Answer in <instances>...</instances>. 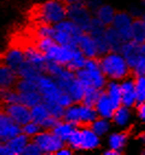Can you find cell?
<instances>
[{"instance_id": "cell-38", "label": "cell", "mask_w": 145, "mask_h": 155, "mask_svg": "<svg viewBox=\"0 0 145 155\" xmlns=\"http://www.w3.org/2000/svg\"><path fill=\"white\" fill-rule=\"evenodd\" d=\"M42 130L43 129H42L41 125L38 122H35V121H33V120H31V121H29V122H27L25 124L21 127V132L24 133L27 137H29L30 139H32L36 134H39Z\"/></svg>"}, {"instance_id": "cell-47", "label": "cell", "mask_w": 145, "mask_h": 155, "mask_svg": "<svg viewBox=\"0 0 145 155\" xmlns=\"http://www.w3.org/2000/svg\"><path fill=\"white\" fill-rule=\"evenodd\" d=\"M133 74L135 76H142L145 75V54H142L140 56L139 61L136 62V64L134 65V67L131 69Z\"/></svg>"}, {"instance_id": "cell-20", "label": "cell", "mask_w": 145, "mask_h": 155, "mask_svg": "<svg viewBox=\"0 0 145 155\" xmlns=\"http://www.w3.org/2000/svg\"><path fill=\"white\" fill-rule=\"evenodd\" d=\"M107 137H108L107 139L108 147L122 153V151L124 150L125 145L127 143L129 135H127V132L120 131V132H111V133H109V134L107 135Z\"/></svg>"}, {"instance_id": "cell-51", "label": "cell", "mask_w": 145, "mask_h": 155, "mask_svg": "<svg viewBox=\"0 0 145 155\" xmlns=\"http://www.w3.org/2000/svg\"><path fill=\"white\" fill-rule=\"evenodd\" d=\"M85 3H86V6L88 7V9L90 10L92 13H95L98 8H99L104 2H102V0H85Z\"/></svg>"}, {"instance_id": "cell-8", "label": "cell", "mask_w": 145, "mask_h": 155, "mask_svg": "<svg viewBox=\"0 0 145 155\" xmlns=\"http://www.w3.org/2000/svg\"><path fill=\"white\" fill-rule=\"evenodd\" d=\"M21 132V125L15 122L3 109H0V141L7 142Z\"/></svg>"}, {"instance_id": "cell-6", "label": "cell", "mask_w": 145, "mask_h": 155, "mask_svg": "<svg viewBox=\"0 0 145 155\" xmlns=\"http://www.w3.org/2000/svg\"><path fill=\"white\" fill-rule=\"evenodd\" d=\"M134 18L133 15L124 11L117 12L113 19L111 27L116 29L117 32L120 34L123 41H130L132 39V24Z\"/></svg>"}, {"instance_id": "cell-45", "label": "cell", "mask_w": 145, "mask_h": 155, "mask_svg": "<svg viewBox=\"0 0 145 155\" xmlns=\"http://www.w3.org/2000/svg\"><path fill=\"white\" fill-rule=\"evenodd\" d=\"M94 39H95L96 43H97L99 57L102 56V55H104V54H107L108 52H110L109 44H108V42H107L104 34H102V35H99V36H95Z\"/></svg>"}, {"instance_id": "cell-13", "label": "cell", "mask_w": 145, "mask_h": 155, "mask_svg": "<svg viewBox=\"0 0 145 155\" xmlns=\"http://www.w3.org/2000/svg\"><path fill=\"white\" fill-rule=\"evenodd\" d=\"M81 130V146L80 151H95L101 145V137L92 131L89 125H80Z\"/></svg>"}, {"instance_id": "cell-41", "label": "cell", "mask_w": 145, "mask_h": 155, "mask_svg": "<svg viewBox=\"0 0 145 155\" xmlns=\"http://www.w3.org/2000/svg\"><path fill=\"white\" fill-rule=\"evenodd\" d=\"M106 29H107V25H104L100 20H98L95 15H94V18H92V20H91V23H90V27H89L88 33L91 34V35L95 38V36H99V35L104 34Z\"/></svg>"}, {"instance_id": "cell-31", "label": "cell", "mask_w": 145, "mask_h": 155, "mask_svg": "<svg viewBox=\"0 0 145 155\" xmlns=\"http://www.w3.org/2000/svg\"><path fill=\"white\" fill-rule=\"evenodd\" d=\"M63 120L71 122L75 127H80L79 120V104H73L69 107L65 108Z\"/></svg>"}, {"instance_id": "cell-55", "label": "cell", "mask_w": 145, "mask_h": 155, "mask_svg": "<svg viewBox=\"0 0 145 155\" xmlns=\"http://www.w3.org/2000/svg\"><path fill=\"white\" fill-rule=\"evenodd\" d=\"M102 153H104V155H120V154H121V153L118 152V151H116V150L109 149V147H108L107 150H104Z\"/></svg>"}, {"instance_id": "cell-18", "label": "cell", "mask_w": 145, "mask_h": 155, "mask_svg": "<svg viewBox=\"0 0 145 155\" xmlns=\"http://www.w3.org/2000/svg\"><path fill=\"white\" fill-rule=\"evenodd\" d=\"M30 141H31V139L29 137L20 132L19 134L11 137L9 141H7L6 143L11 155H23L24 150H25Z\"/></svg>"}, {"instance_id": "cell-26", "label": "cell", "mask_w": 145, "mask_h": 155, "mask_svg": "<svg viewBox=\"0 0 145 155\" xmlns=\"http://www.w3.org/2000/svg\"><path fill=\"white\" fill-rule=\"evenodd\" d=\"M104 36H106V40L108 42V44H109L110 51L120 52V50L122 48V44L124 43V41L122 40L120 34L116 31V29H113L111 25L107 27L106 32H104Z\"/></svg>"}, {"instance_id": "cell-4", "label": "cell", "mask_w": 145, "mask_h": 155, "mask_svg": "<svg viewBox=\"0 0 145 155\" xmlns=\"http://www.w3.org/2000/svg\"><path fill=\"white\" fill-rule=\"evenodd\" d=\"M31 140L35 142L43 154H56L66 143L52 132V130H42Z\"/></svg>"}, {"instance_id": "cell-48", "label": "cell", "mask_w": 145, "mask_h": 155, "mask_svg": "<svg viewBox=\"0 0 145 155\" xmlns=\"http://www.w3.org/2000/svg\"><path fill=\"white\" fill-rule=\"evenodd\" d=\"M42 154L43 153H42L41 149H40L39 145L33 140H31L28 143L27 147H25V150H24L23 152V155H42Z\"/></svg>"}, {"instance_id": "cell-53", "label": "cell", "mask_w": 145, "mask_h": 155, "mask_svg": "<svg viewBox=\"0 0 145 155\" xmlns=\"http://www.w3.org/2000/svg\"><path fill=\"white\" fill-rule=\"evenodd\" d=\"M73 153H74V151H73L69 146L65 145V146H63L62 149L56 153V155H71V154H73Z\"/></svg>"}, {"instance_id": "cell-12", "label": "cell", "mask_w": 145, "mask_h": 155, "mask_svg": "<svg viewBox=\"0 0 145 155\" xmlns=\"http://www.w3.org/2000/svg\"><path fill=\"white\" fill-rule=\"evenodd\" d=\"M25 62V55H24V50L20 48H8L3 55L1 56V63L13 69L15 72H18L19 68L23 65Z\"/></svg>"}, {"instance_id": "cell-36", "label": "cell", "mask_w": 145, "mask_h": 155, "mask_svg": "<svg viewBox=\"0 0 145 155\" xmlns=\"http://www.w3.org/2000/svg\"><path fill=\"white\" fill-rule=\"evenodd\" d=\"M66 145L69 146L74 152L80 151V146H81V130H80V127H76L74 129V131L71 132L68 140L66 141Z\"/></svg>"}, {"instance_id": "cell-2", "label": "cell", "mask_w": 145, "mask_h": 155, "mask_svg": "<svg viewBox=\"0 0 145 155\" xmlns=\"http://www.w3.org/2000/svg\"><path fill=\"white\" fill-rule=\"evenodd\" d=\"M38 18L41 23L55 25L67 18V5L62 0H46L39 7Z\"/></svg>"}, {"instance_id": "cell-22", "label": "cell", "mask_w": 145, "mask_h": 155, "mask_svg": "<svg viewBox=\"0 0 145 155\" xmlns=\"http://www.w3.org/2000/svg\"><path fill=\"white\" fill-rule=\"evenodd\" d=\"M18 76L20 78H25V79H31V81H38L40 76L45 74L44 68L38 67V66L33 65L31 63L25 62L23 63V65L21 66L19 71L17 72Z\"/></svg>"}, {"instance_id": "cell-17", "label": "cell", "mask_w": 145, "mask_h": 155, "mask_svg": "<svg viewBox=\"0 0 145 155\" xmlns=\"http://www.w3.org/2000/svg\"><path fill=\"white\" fill-rule=\"evenodd\" d=\"M19 76L17 72L0 62V89L15 88Z\"/></svg>"}, {"instance_id": "cell-30", "label": "cell", "mask_w": 145, "mask_h": 155, "mask_svg": "<svg viewBox=\"0 0 145 155\" xmlns=\"http://www.w3.org/2000/svg\"><path fill=\"white\" fill-rule=\"evenodd\" d=\"M85 90H86V88L84 87L83 84L80 83L77 78H75L74 81H71V85L68 86L67 90H66L65 93H67L68 95L71 96L75 104H79V102L83 101Z\"/></svg>"}, {"instance_id": "cell-40", "label": "cell", "mask_w": 145, "mask_h": 155, "mask_svg": "<svg viewBox=\"0 0 145 155\" xmlns=\"http://www.w3.org/2000/svg\"><path fill=\"white\" fill-rule=\"evenodd\" d=\"M15 89L19 93H24V91H30V90L38 89V85L35 81H31V79H25V78L19 77L18 81L15 84Z\"/></svg>"}, {"instance_id": "cell-3", "label": "cell", "mask_w": 145, "mask_h": 155, "mask_svg": "<svg viewBox=\"0 0 145 155\" xmlns=\"http://www.w3.org/2000/svg\"><path fill=\"white\" fill-rule=\"evenodd\" d=\"M67 18L71 20L84 32H88L94 13L88 9L85 1L67 6Z\"/></svg>"}, {"instance_id": "cell-44", "label": "cell", "mask_w": 145, "mask_h": 155, "mask_svg": "<svg viewBox=\"0 0 145 155\" xmlns=\"http://www.w3.org/2000/svg\"><path fill=\"white\" fill-rule=\"evenodd\" d=\"M45 106L48 107L51 116L55 117V118H57L59 120L63 119L65 108H63L58 102H48V104H45Z\"/></svg>"}, {"instance_id": "cell-57", "label": "cell", "mask_w": 145, "mask_h": 155, "mask_svg": "<svg viewBox=\"0 0 145 155\" xmlns=\"http://www.w3.org/2000/svg\"><path fill=\"white\" fill-rule=\"evenodd\" d=\"M144 3H145V0H144Z\"/></svg>"}, {"instance_id": "cell-43", "label": "cell", "mask_w": 145, "mask_h": 155, "mask_svg": "<svg viewBox=\"0 0 145 155\" xmlns=\"http://www.w3.org/2000/svg\"><path fill=\"white\" fill-rule=\"evenodd\" d=\"M54 32H55L54 25L48 23H40V25L36 28L35 30L38 39H42V38H53Z\"/></svg>"}, {"instance_id": "cell-54", "label": "cell", "mask_w": 145, "mask_h": 155, "mask_svg": "<svg viewBox=\"0 0 145 155\" xmlns=\"http://www.w3.org/2000/svg\"><path fill=\"white\" fill-rule=\"evenodd\" d=\"M0 155H11L8 146H7V143L1 142V141H0Z\"/></svg>"}, {"instance_id": "cell-46", "label": "cell", "mask_w": 145, "mask_h": 155, "mask_svg": "<svg viewBox=\"0 0 145 155\" xmlns=\"http://www.w3.org/2000/svg\"><path fill=\"white\" fill-rule=\"evenodd\" d=\"M54 43H55V41L53 40V38H42V39H38V41L35 43V46L41 52L45 53Z\"/></svg>"}, {"instance_id": "cell-21", "label": "cell", "mask_w": 145, "mask_h": 155, "mask_svg": "<svg viewBox=\"0 0 145 155\" xmlns=\"http://www.w3.org/2000/svg\"><path fill=\"white\" fill-rule=\"evenodd\" d=\"M24 50V55H25V61L33 65L44 68L45 63H46V57L43 52H41L35 45H29Z\"/></svg>"}, {"instance_id": "cell-39", "label": "cell", "mask_w": 145, "mask_h": 155, "mask_svg": "<svg viewBox=\"0 0 145 155\" xmlns=\"http://www.w3.org/2000/svg\"><path fill=\"white\" fill-rule=\"evenodd\" d=\"M135 93L137 104L145 101V75L135 77Z\"/></svg>"}, {"instance_id": "cell-15", "label": "cell", "mask_w": 145, "mask_h": 155, "mask_svg": "<svg viewBox=\"0 0 145 155\" xmlns=\"http://www.w3.org/2000/svg\"><path fill=\"white\" fill-rule=\"evenodd\" d=\"M78 48L83 52V54L87 58H98L99 53H98L97 43L91 34L88 32H84L80 35L78 40Z\"/></svg>"}, {"instance_id": "cell-7", "label": "cell", "mask_w": 145, "mask_h": 155, "mask_svg": "<svg viewBox=\"0 0 145 155\" xmlns=\"http://www.w3.org/2000/svg\"><path fill=\"white\" fill-rule=\"evenodd\" d=\"M84 68L86 69L87 73H88L91 86L97 88V89H104V87H106L108 79H107L104 74L102 73V71H101L99 57L98 58H87Z\"/></svg>"}, {"instance_id": "cell-33", "label": "cell", "mask_w": 145, "mask_h": 155, "mask_svg": "<svg viewBox=\"0 0 145 155\" xmlns=\"http://www.w3.org/2000/svg\"><path fill=\"white\" fill-rule=\"evenodd\" d=\"M48 116H51L50 111H48V107L45 106V104L43 101L31 108V120L38 122L40 125Z\"/></svg>"}, {"instance_id": "cell-10", "label": "cell", "mask_w": 145, "mask_h": 155, "mask_svg": "<svg viewBox=\"0 0 145 155\" xmlns=\"http://www.w3.org/2000/svg\"><path fill=\"white\" fill-rule=\"evenodd\" d=\"M2 109L11 117L15 122H17L21 127L31 121V108L27 107L21 102L3 104Z\"/></svg>"}, {"instance_id": "cell-42", "label": "cell", "mask_w": 145, "mask_h": 155, "mask_svg": "<svg viewBox=\"0 0 145 155\" xmlns=\"http://www.w3.org/2000/svg\"><path fill=\"white\" fill-rule=\"evenodd\" d=\"M65 66L61 65L58 64L57 62L55 61H51V60H46V63H45V66H44V71H45V74L50 75L52 77H56L61 74L63 69H64Z\"/></svg>"}, {"instance_id": "cell-19", "label": "cell", "mask_w": 145, "mask_h": 155, "mask_svg": "<svg viewBox=\"0 0 145 155\" xmlns=\"http://www.w3.org/2000/svg\"><path fill=\"white\" fill-rule=\"evenodd\" d=\"M131 119H132V112H131V108L125 107V106H120L116 109L114 114H113L111 121L112 124H114L118 128H127L130 124Z\"/></svg>"}, {"instance_id": "cell-37", "label": "cell", "mask_w": 145, "mask_h": 155, "mask_svg": "<svg viewBox=\"0 0 145 155\" xmlns=\"http://www.w3.org/2000/svg\"><path fill=\"white\" fill-rule=\"evenodd\" d=\"M101 91H102L101 89H97L95 87H88V88H86L81 104L95 107V104L97 102L98 98H99V96H100Z\"/></svg>"}, {"instance_id": "cell-56", "label": "cell", "mask_w": 145, "mask_h": 155, "mask_svg": "<svg viewBox=\"0 0 145 155\" xmlns=\"http://www.w3.org/2000/svg\"><path fill=\"white\" fill-rule=\"evenodd\" d=\"M62 1H63L64 3H65V5L69 6V5H74V3L83 2V1H85V0H62Z\"/></svg>"}, {"instance_id": "cell-24", "label": "cell", "mask_w": 145, "mask_h": 155, "mask_svg": "<svg viewBox=\"0 0 145 155\" xmlns=\"http://www.w3.org/2000/svg\"><path fill=\"white\" fill-rule=\"evenodd\" d=\"M116 9L112 6H110L108 3H102L97 9V11L94 13V15L98 20H100L104 25L109 27L112 23L113 19L116 17Z\"/></svg>"}, {"instance_id": "cell-28", "label": "cell", "mask_w": 145, "mask_h": 155, "mask_svg": "<svg viewBox=\"0 0 145 155\" xmlns=\"http://www.w3.org/2000/svg\"><path fill=\"white\" fill-rule=\"evenodd\" d=\"M76 128L74 124H71V122L65 121V120H59L56 123V125L52 129V132L54 134L57 135L59 139H62L64 142L66 143V141L68 140L69 135L71 134V132L74 131V129Z\"/></svg>"}, {"instance_id": "cell-23", "label": "cell", "mask_w": 145, "mask_h": 155, "mask_svg": "<svg viewBox=\"0 0 145 155\" xmlns=\"http://www.w3.org/2000/svg\"><path fill=\"white\" fill-rule=\"evenodd\" d=\"M104 90L107 93V95L109 96V98L111 99V101L116 106V108L121 106V86H120V81H112V79H108L106 84V87Z\"/></svg>"}, {"instance_id": "cell-9", "label": "cell", "mask_w": 145, "mask_h": 155, "mask_svg": "<svg viewBox=\"0 0 145 155\" xmlns=\"http://www.w3.org/2000/svg\"><path fill=\"white\" fill-rule=\"evenodd\" d=\"M75 48H68V46H63V45L57 44L56 42H55L44 54L46 60L55 61L58 64L66 67L68 65V63L71 62Z\"/></svg>"}, {"instance_id": "cell-52", "label": "cell", "mask_w": 145, "mask_h": 155, "mask_svg": "<svg viewBox=\"0 0 145 155\" xmlns=\"http://www.w3.org/2000/svg\"><path fill=\"white\" fill-rule=\"evenodd\" d=\"M136 111H137V117L139 119L142 121V122L145 123V101L141 102V104H136Z\"/></svg>"}, {"instance_id": "cell-14", "label": "cell", "mask_w": 145, "mask_h": 155, "mask_svg": "<svg viewBox=\"0 0 145 155\" xmlns=\"http://www.w3.org/2000/svg\"><path fill=\"white\" fill-rule=\"evenodd\" d=\"M120 53L123 55V57H124L127 63L129 64V66H130V68L132 69L134 67V65L136 64V62L139 61L140 56L142 55V52H141V44L132 41V40L125 41L124 43L122 44Z\"/></svg>"}, {"instance_id": "cell-25", "label": "cell", "mask_w": 145, "mask_h": 155, "mask_svg": "<svg viewBox=\"0 0 145 155\" xmlns=\"http://www.w3.org/2000/svg\"><path fill=\"white\" fill-rule=\"evenodd\" d=\"M89 127L100 137H104L109 134L111 129H112V121H111V119H108V118L98 117Z\"/></svg>"}, {"instance_id": "cell-34", "label": "cell", "mask_w": 145, "mask_h": 155, "mask_svg": "<svg viewBox=\"0 0 145 155\" xmlns=\"http://www.w3.org/2000/svg\"><path fill=\"white\" fill-rule=\"evenodd\" d=\"M87 57L83 54V52L80 51L79 48H76L74 50V53H73V57H71V62L68 63V65L66 66L67 68H69L71 71H78V69L83 68L85 64H86Z\"/></svg>"}, {"instance_id": "cell-50", "label": "cell", "mask_w": 145, "mask_h": 155, "mask_svg": "<svg viewBox=\"0 0 145 155\" xmlns=\"http://www.w3.org/2000/svg\"><path fill=\"white\" fill-rule=\"evenodd\" d=\"M57 102H58L63 108H67V107H69L71 104H75V102L73 101V99H71V96L68 95L67 93H65V91H63V93L61 94V96L58 97Z\"/></svg>"}, {"instance_id": "cell-35", "label": "cell", "mask_w": 145, "mask_h": 155, "mask_svg": "<svg viewBox=\"0 0 145 155\" xmlns=\"http://www.w3.org/2000/svg\"><path fill=\"white\" fill-rule=\"evenodd\" d=\"M0 102L2 104H17L20 102V96L15 88L10 89H0Z\"/></svg>"}, {"instance_id": "cell-27", "label": "cell", "mask_w": 145, "mask_h": 155, "mask_svg": "<svg viewBox=\"0 0 145 155\" xmlns=\"http://www.w3.org/2000/svg\"><path fill=\"white\" fill-rule=\"evenodd\" d=\"M98 114L95 107L87 106L79 102V120L80 125H90L98 118Z\"/></svg>"}, {"instance_id": "cell-29", "label": "cell", "mask_w": 145, "mask_h": 155, "mask_svg": "<svg viewBox=\"0 0 145 155\" xmlns=\"http://www.w3.org/2000/svg\"><path fill=\"white\" fill-rule=\"evenodd\" d=\"M19 93V91H18ZM20 96V102L25 104L27 107L32 108L36 104H41L43 101L42 95L39 91V89L35 90H30V91H24V93H19Z\"/></svg>"}, {"instance_id": "cell-5", "label": "cell", "mask_w": 145, "mask_h": 155, "mask_svg": "<svg viewBox=\"0 0 145 155\" xmlns=\"http://www.w3.org/2000/svg\"><path fill=\"white\" fill-rule=\"evenodd\" d=\"M36 85H38V89L42 95V99L44 104L57 102L58 97L63 93V90L57 85L55 78L48 74H43L42 76H40L39 79L36 81Z\"/></svg>"}, {"instance_id": "cell-32", "label": "cell", "mask_w": 145, "mask_h": 155, "mask_svg": "<svg viewBox=\"0 0 145 155\" xmlns=\"http://www.w3.org/2000/svg\"><path fill=\"white\" fill-rule=\"evenodd\" d=\"M132 41L143 44L145 43V25L142 19H134L132 24Z\"/></svg>"}, {"instance_id": "cell-11", "label": "cell", "mask_w": 145, "mask_h": 155, "mask_svg": "<svg viewBox=\"0 0 145 155\" xmlns=\"http://www.w3.org/2000/svg\"><path fill=\"white\" fill-rule=\"evenodd\" d=\"M121 86V104L129 108H133L136 106V93H135V79L131 78L130 76L125 77L124 79L120 81Z\"/></svg>"}, {"instance_id": "cell-16", "label": "cell", "mask_w": 145, "mask_h": 155, "mask_svg": "<svg viewBox=\"0 0 145 155\" xmlns=\"http://www.w3.org/2000/svg\"><path fill=\"white\" fill-rule=\"evenodd\" d=\"M95 109L99 117L111 119L117 108L113 104V102L111 101V99L109 98V96L107 95L106 91L102 89V91H101L100 96H99V98H98L97 102L95 104Z\"/></svg>"}, {"instance_id": "cell-1", "label": "cell", "mask_w": 145, "mask_h": 155, "mask_svg": "<svg viewBox=\"0 0 145 155\" xmlns=\"http://www.w3.org/2000/svg\"><path fill=\"white\" fill-rule=\"evenodd\" d=\"M100 67L107 79L122 81L130 76L131 68L120 52L110 51L99 57Z\"/></svg>"}, {"instance_id": "cell-49", "label": "cell", "mask_w": 145, "mask_h": 155, "mask_svg": "<svg viewBox=\"0 0 145 155\" xmlns=\"http://www.w3.org/2000/svg\"><path fill=\"white\" fill-rule=\"evenodd\" d=\"M59 121V119L55 118L53 116H48L46 119L41 123V127L43 130H52V129L56 125V123Z\"/></svg>"}]
</instances>
